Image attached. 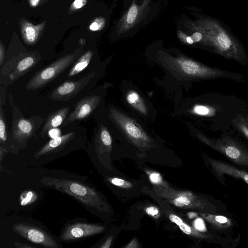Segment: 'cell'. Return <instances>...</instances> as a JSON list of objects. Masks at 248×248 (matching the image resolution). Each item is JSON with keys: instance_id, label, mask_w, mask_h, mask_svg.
<instances>
[{"instance_id": "6da1fadb", "label": "cell", "mask_w": 248, "mask_h": 248, "mask_svg": "<svg viewBox=\"0 0 248 248\" xmlns=\"http://www.w3.org/2000/svg\"><path fill=\"white\" fill-rule=\"evenodd\" d=\"M194 28L202 35L201 41L213 53L239 64H248V55L242 44L214 19L202 18L196 22Z\"/></svg>"}, {"instance_id": "7a4b0ae2", "label": "cell", "mask_w": 248, "mask_h": 248, "mask_svg": "<svg viewBox=\"0 0 248 248\" xmlns=\"http://www.w3.org/2000/svg\"><path fill=\"white\" fill-rule=\"evenodd\" d=\"M162 62L172 71L194 80H211L227 78L239 83H246L243 74L212 67L189 58L181 56L173 57L167 54L161 57Z\"/></svg>"}, {"instance_id": "3957f363", "label": "cell", "mask_w": 248, "mask_h": 248, "mask_svg": "<svg viewBox=\"0 0 248 248\" xmlns=\"http://www.w3.org/2000/svg\"><path fill=\"white\" fill-rule=\"evenodd\" d=\"M40 182L44 186L69 195L83 204L94 208H99L101 199L92 187L81 182L69 179L43 177Z\"/></svg>"}, {"instance_id": "277c9868", "label": "cell", "mask_w": 248, "mask_h": 248, "mask_svg": "<svg viewBox=\"0 0 248 248\" xmlns=\"http://www.w3.org/2000/svg\"><path fill=\"white\" fill-rule=\"evenodd\" d=\"M36 52H26L7 57L0 66V84L7 87L29 72L40 61Z\"/></svg>"}, {"instance_id": "5b68a950", "label": "cell", "mask_w": 248, "mask_h": 248, "mask_svg": "<svg viewBox=\"0 0 248 248\" xmlns=\"http://www.w3.org/2000/svg\"><path fill=\"white\" fill-rule=\"evenodd\" d=\"M8 100L13 114L10 132L11 141L18 145H24L30 139L35 136V132L46 118L39 115L25 118L20 109L14 104L11 93L8 94Z\"/></svg>"}, {"instance_id": "8992f818", "label": "cell", "mask_w": 248, "mask_h": 248, "mask_svg": "<svg viewBox=\"0 0 248 248\" xmlns=\"http://www.w3.org/2000/svg\"><path fill=\"white\" fill-rule=\"evenodd\" d=\"M81 52L82 48L77 49L73 53L60 58L38 71L27 82L26 90H36L46 85L74 63Z\"/></svg>"}, {"instance_id": "52a82bcc", "label": "cell", "mask_w": 248, "mask_h": 248, "mask_svg": "<svg viewBox=\"0 0 248 248\" xmlns=\"http://www.w3.org/2000/svg\"><path fill=\"white\" fill-rule=\"evenodd\" d=\"M197 136L202 142L232 162L248 167V151L232 138L223 136L217 139H211L200 133Z\"/></svg>"}, {"instance_id": "ba28073f", "label": "cell", "mask_w": 248, "mask_h": 248, "mask_svg": "<svg viewBox=\"0 0 248 248\" xmlns=\"http://www.w3.org/2000/svg\"><path fill=\"white\" fill-rule=\"evenodd\" d=\"M109 112L110 118L131 140L137 142L150 141L147 134L133 119L114 108H111Z\"/></svg>"}, {"instance_id": "9c48e42d", "label": "cell", "mask_w": 248, "mask_h": 248, "mask_svg": "<svg viewBox=\"0 0 248 248\" xmlns=\"http://www.w3.org/2000/svg\"><path fill=\"white\" fill-rule=\"evenodd\" d=\"M12 230L30 241L46 248H57L56 241L42 230L24 222L14 224Z\"/></svg>"}, {"instance_id": "30bf717a", "label": "cell", "mask_w": 248, "mask_h": 248, "mask_svg": "<svg viewBox=\"0 0 248 248\" xmlns=\"http://www.w3.org/2000/svg\"><path fill=\"white\" fill-rule=\"evenodd\" d=\"M151 0H143L140 5L133 0L130 7L124 14L116 27V32L118 35L125 32L133 28L145 16L149 7Z\"/></svg>"}, {"instance_id": "8fae6325", "label": "cell", "mask_w": 248, "mask_h": 248, "mask_svg": "<svg viewBox=\"0 0 248 248\" xmlns=\"http://www.w3.org/2000/svg\"><path fill=\"white\" fill-rule=\"evenodd\" d=\"M95 74L91 72L78 80L62 83L53 91L49 98L54 101H67L71 99L89 83Z\"/></svg>"}, {"instance_id": "7c38bea8", "label": "cell", "mask_w": 248, "mask_h": 248, "mask_svg": "<svg viewBox=\"0 0 248 248\" xmlns=\"http://www.w3.org/2000/svg\"><path fill=\"white\" fill-rule=\"evenodd\" d=\"M100 100V97L96 95L88 96L79 100L76 104L74 111L68 114L62 126L88 117L99 104Z\"/></svg>"}, {"instance_id": "4fadbf2b", "label": "cell", "mask_w": 248, "mask_h": 248, "mask_svg": "<svg viewBox=\"0 0 248 248\" xmlns=\"http://www.w3.org/2000/svg\"><path fill=\"white\" fill-rule=\"evenodd\" d=\"M104 230V227L96 224L76 223L67 226L60 238L65 241L75 240L100 233Z\"/></svg>"}, {"instance_id": "5bb4252c", "label": "cell", "mask_w": 248, "mask_h": 248, "mask_svg": "<svg viewBox=\"0 0 248 248\" xmlns=\"http://www.w3.org/2000/svg\"><path fill=\"white\" fill-rule=\"evenodd\" d=\"M46 25V21L34 25L25 18L19 20L22 39L27 45H33L39 40Z\"/></svg>"}, {"instance_id": "9a60e30c", "label": "cell", "mask_w": 248, "mask_h": 248, "mask_svg": "<svg viewBox=\"0 0 248 248\" xmlns=\"http://www.w3.org/2000/svg\"><path fill=\"white\" fill-rule=\"evenodd\" d=\"M209 162L211 167L217 176L230 175L241 179L248 184V172L239 170L222 161L209 159Z\"/></svg>"}, {"instance_id": "2e32d148", "label": "cell", "mask_w": 248, "mask_h": 248, "mask_svg": "<svg viewBox=\"0 0 248 248\" xmlns=\"http://www.w3.org/2000/svg\"><path fill=\"white\" fill-rule=\"evenodd\" d=\"M70 109V108L69 107H65L49 113L41 129L40 132L41 136L45 137L49 130L57 128L62 124L69 114Z\"/></svg>"}, {"instance_id": "e0dca14e", "label": "cell", "mask_w": 248, "mask_h": 248, "mask_svg": "<svg viewBox=\"0 0 248 248\" xmlns=\"http://www.w3.org/2000/svg\"><path fill=\"white\" fill-rule=\"evenodd\" d=\"M74 136V132H71L63 135L52 138L35 154V157L38 158L58 150L71 140Z\"/></svg>"}, {"instance_id": "ac0fdd59", "label": "cell", "mask_w": 248, "mask_h": 248, "mask_svg": "<svg viewBox=\"0 0 248 248\" xmlns=\"http://www.w3.org/2000/svg\"><path fill=\"white\" fill-rule=\"evenodd\" d=\"M93 55V52L90 50L81 56L74 63L68 73V77H73L83 71L89 65Z\"/></svg>"}, {"instance_id": "d6986e66", "label": "cell", "mask_w": 248, "mask_h": 248, "mask_svg": "<svg viewBox=\"0 0 248 248\" xmlns=\"http://www.w3.org/2000/svg\"><path fill=\"white\" fill-rule=\"evenodd\" d=\"M201 216L217 230H225L232 226V220L223 216L202 213Z\"/></svg>"}, {"instance_id": "ffe728a7", "label": "cell", "mask_w": 248, "mask_h": 248, "mask_svg": "<svg viewBox=\"0 0 248 248\" xmlns=\"http://www.w3.org/2000/svg\"><path fill=\"white\" fill-rule=\"evenodd\" d=\"M127 102L136 110L143 115L148 114L147 106L140 95L135 91H130L126 94Z\"/></svg>"}, {"instance_id": "44dd1931", "label": "cell", "mask_w": 248, "mask_h": 248, "mask_svg": "<svg viewBox=\"0 0 248 248\" xmlns=\"http://www.w3.org/2000/svg\"><path fill=\"white\" fill-rule=\"evenodd\" d=\"M2 106L0 105V142L4 145L11 139Z\"/></svg>"}, {"instance_id": "7402d4cb", "label": "cell", "mask_w": 248, "mask_h": 248, "mask_svg": "<svg viewBox=\"0 0 248 248\" xmlns=\"http://www.w3.org/2000/svg\"><path fill=\"white\" fill-rule=\"evenodd\" d=\"M245 117L240 115L236 118L233 122V127L248 140V122Z\"/></svg>"}, {"instance_id": "603a6c76", "label": "cell", "mask_w": 248, "mask_h": 248, "mask_svg": "<svg viewBox=\"0 0 248 248\" xmlns=\"http://www.w3.org/2000/svg\"><path fill=\"white\" fill-rule=\"evenodd\" d=\"M96 141L102 146L109 148L112 144V139L107 128L104 125L100 126L97 133Z\"/></svg>"}, {"instance_id": "cb8c5ba5", "label": "cell", "mask_w": 248, "mask_h": 248, "mask_svg": "<svg viewBox=\"0 0 248 248\" xmlns=\"http://www.w3.org/2000/svg\"><path fill=\"white\" fill-rule=\"evenodd\" d=\"M106 24V19L103 17H98L93 20L89 26V29L92 31H99L102 30Z\"/></svg>"}, {"instance_id": "d4e9b609", "label": "cell", "mask_w": 248, "mask_h": 248, "mask_svg": "<svg viewBox=\"0 0 248 248\" xmlns=\"http://www.w3.org/2000/svg\"><path fill=\"white\" fill-rule=\"evenodd\" d=\"M192 197L189 198L187 197L181 196L176 198L173 201L174 204L177 207H183L185 206H188L191 203V199Z\"/></svg>"}, {"instance_id": "484cf974", "label": "cell", "mask_w": 248, "mask_h": 248, "mask_svg": "<svg viewBox=\"0 0 248 248\" xmlns=\"http://www.w3.org/2000/svg\"><path fill=\"white\" fill-rule=\"evenodd\" d=\"M110 182L113 185L121 187L129 188L132 186L130 183L119 178H112L110 179Z\"/></svg>"}, {"instance_id": "4316f807", "label": "cell", "mask_w": 248, "mask_h": 248, "mask_svg": "<svg viewBox=\"0 0 248 248\" xmlns=\"http://www.w3.org/2000/svg\"><path fill=\"white\" fill-rule=\"evenodd\" d=\"M35 194L32 191L26 192L21 197V204L25 205L35 199Z\"/></svg>"}, {"instance_id": "83f0119b", "label": "cell", "mask_w": 248, "mask_h": 248, "mask_svg": "<svg viewBox=\"0 0 248 248\" xmlns=\"http://www.w3.org/2000/svg\"><path fill=\"white\" fill-rule=\"evenodd\" d=\"M87 0H75L69 8L70 12H73L84 7L87 3Z\"/></svg>"}, {"instance_id": "f1b7e54d", "label": "cell", "mask_w": 248, "mask_h": 248, "mask_svg": "<svg viewBox=\"0 0 248 248\" xmlns=\"http://www.w3.org/2000/svg\"><path fill=\"white\" fill-rule=\"evenodd\" d=\"M177 36L179 39L184 43L188 44H193L194 42L191 39L190 36H188L185 33L181 31H179L177 32Z\"/></svg>"}, {"instance_id": "f546056e", "label": "cell", "mask_w": 248, "mask_h": 248, "mask_svg": "<svg viewBox=\"0 0 248 248\" xmlns=\"http://www.w3.org/2000/svg\"><path fill=\"white\" fill-rule=\"evenodd\" d=\"M150 181L154 184H159L162 181L161 175L157 172H152L149 175Z\"/></svg>"}, {"instance_id": "4dcf8cb0", "label": "cell", "mask_w": 248, "mask_h": 248, "mask_svg": "<svg viewBox=\"0 0 248 248\" xmlns=\"http://www.w3.org/2000/svg\"><path fill=\"white\" fill-rule=\"evenodd\" d=\"M6 87L1 85L0 88V105L3 106L6 102Z\"/></svg>"}, {"instance_id": "1f68e13d", "label": "cell", "mask_w": 248, "mask_h": 248, "mask_svg": "<svg viewBox=\"0 0 248 248\" xmlns=\"http://www.w3.org/2000/svg\"><path fill=\"white\" fill-rule=\"evenodd\" d=\"M180 230L185 234L189 235L192 232L191 227L186 224L183 222L179 226Z\"/></svg>"}, {"instance_id": "d6a6232c", "label": "cell", "mask_w": 248, "mask_h": 248, "mask_svg": "<svg viewBox=\"0 0 248 248\" xmlns=\"http://www.w3.org/2000/svg\"><path fill=\"white\" fill-rule=\"evenodd\" d=\"M190 37L192 39L194 43L201 42L202 39V34L198 31L193 33L191 35H190Z\"/></svg>"}, {"instance_id": "836d02e7", "label": "cell", "mask_w": 248, "mask_h": 248, "mask_svg": "<svg viewBox=\"0 0 248 248\" xmlns=\"http://www.w3.org/2000/svg\"><path fill=\"white\" fill-rule=\"evenodd\" d=\"M145 211L147 214L153 217H156L159 214L158 210L155 207H147Z\"/></svg>"}, {"instance_id": "e575fe53", "label": "cell", "mask_w": 248, "mask_h": 248, "mask_svg": "<svg viewBox=\"0 0 248 248\" xmlns=\"http://www.w3.org/2000/svg\"><path fill=\"white\" fill-rule=\"evenodd\" d=\"M5 59V47L2 43V41H0V66H1Z\"/></svg>"}, {"instance_id": "d590c367", "label": "cell", "mask_w": 248, "mask_h": 248, "mask_svg": "<svg viewBox=\"0 0 248 248\" xmlns=\"http://www.w3.org/2000/svg\"><path fill=\"white\" fill-rule=\"evenodd\" d=\"M48 134L51 138H55L61 136L60 129L55 128L49 130Z\"/></svg>"}, {"instance_id": "8d00e7d4", "label": "cell", "mask_w": 248, "mask_h": 248, "mask_svg": "<svg viewBox=\"0 0 248 248\" xmlns=\"http://www.w3.org/2000/svg\"><path fill=\"white\" fill-rule=\"evenodd\" d=\"M169 218L171 222L174 223L178 226L183 222L182 219L180 217L173 214L170 215Z\"/></svg>"}, {"instance_id": "74e56055", "label": "cell", "mask_w": 248, "mask_h": 248, "mask_svg": "<svg viewBox=\"0 0 248 248\" xmlns=\"http://www.w3.org/2000/svg\"><path fill=\"white\" fill-rule=\"evenodd\" d=\"M112 240V237L110 236L107 239L103 245L100 246L101 248H109Z\"/></svg>"}, {"instance_id": "f35d334b", "label": "cell", "mask_w": 248, "mask_h": 248, "mask_svg": "<svg viewBox=\"0 0 248 248\" xmlns=\"http://www.w3.org/2000/svg\"><path fill=\"white\" fill-rule=\"evenodd\" d=\"M138 244L135 239L131 241L125 248H138Z\"/></svg>"}, {"instance_id": "ab89813d", "label": "cell", "mask_w": 248, "mask_h": 248, "mask_svg": "<svg viewBox=\"0 0 248 248\" xmlns=\"http://www.w3.org/2000/svg\"><path fill=\"white\" fill-rule=\"evenodd\" d=\"M42 0H29L30 5L31 7L37 6Z\"/></svg>"}, {"instance_id": "60d3db41", "label": "cell", "mask_w": 248, "mask_h": 248, "mask_svg": "<svg viewBox=\"0 0 248 248\" xmlns=\"http://www.w3.org/2000/svg\"><path fill=\"white\" fill-rule=\"evenodd\" d=\"M14 244L17 248H34L33 246L26 245L25 244H22V243H18L17 242H15Z\"/></svg>"}, {"instance_id": "b9f144b4", "label": "cell", "mask_w": 248, "mask_h": 248, "mask_svg": "<svg viewBox=\"0 0 248 248\" xmlns=\"http://www.w3.org/2000/svg\"><path fill=\"white\" fill-rule=\"evenodd\" d=\"M245 117H246V119L247 122H248V115L246 116Z\"/></svg>"}]
</instances>
